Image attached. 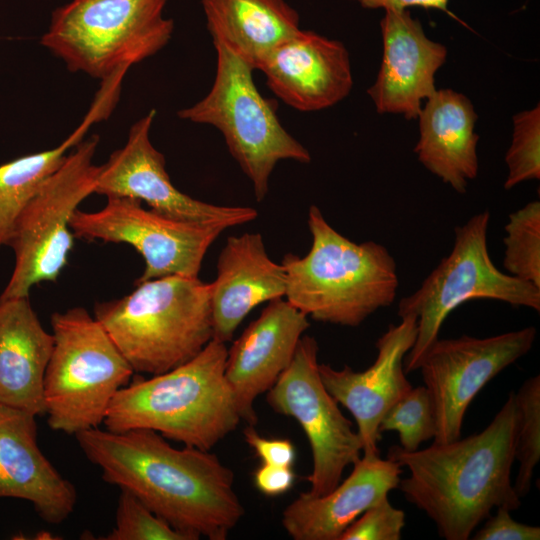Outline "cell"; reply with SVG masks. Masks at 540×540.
<instances>
[{"mask_svg":"<svg viewBox=\"0 0 540 540\" xmlns=\"http://www.w3.org/2000/svg\"><path fill=\"white\" fill-rule=\"evenodd\" d=\"M503 266L509 275L540 287V202L534 200L508 216Z\"/></svg>","mask_w":540,"mask_h":540,"instance_id":"26","label":"cell"},{"mask_svg":"<svg viewBox=\"0 0 540 540\" xmlns=\"http://www.w3.org/2000/svg\"><path fill=\"white\" fill-rule=\"evenodd\" d=\"M258 70L278 98L302 112L329 108L346 98L353 87L344 44L309 30L301 29L279 44Z\"/></svg>","mask_w":540,"mask_h":540,"instance_id":"17","label":"cell"},{"mask_svg":"<svg viewBox=\"0 0 540 540\" xmlns=\"http://www.w3.org/2000/svg\"><path fill=\"white\" fill-rule=\"evenodd\" d=\"M519 412L511 391L481 432L407 452L391 446L387 458L409 470L398 487L446 540H467L493 509L521 506L511 481Z\"/></svg>","mask_w":540,"mask_h":540,"instance_id":"2","label":"cell"},{"mask_svg":"<svg viewBox=\"0 0 540 540\" xmlns=\"http://www.w3.org/2000/svg\"><path fill=\"white\" fill-rule=\"evenodd\" d=\"M489 211L473 215L454 230L449 255L423 280L411 295L398 304L400 318L417 321V335L404 358V371L419 366L428 349L439 338L447 316L471 299H493L512 306L540 311V287L500 271L490 258L487 233Z\"/></svg>","mask_w":540,"mask_h":540,"instance_id":"9","label":"cell"},{"mask_svg":"<svg viewBox=\"0 0 540 540\" xmlns=\"http://www.w3.org/2000/svg\"><path fill=\"white\" fill-rule=\"evenodd\" d=\"M481 529L473 535L474 540H539L540 527L530 526L514 520L510 510L497 507L489 515Z\"/></svg>","mask_w":540,"mask_h":540,"instance_id":"32","label":"cell"},{"mask_svg":"<svg viewBox=\"0 0 540 540\" xmlns=\"http://www.w3.org/2000/svg\"><path fill=\"white\" fill-rule=\"evenodd\" d=\"M382 62L367 90L378 113L418 117L422 102L435 91V74L447 49L429 39L418 19L405 10H385L381 20Z\"/></svg>","mask_w":540,"mask_h":540,"instance_id":"18","label":"cell"},{"mask_svg":"<svg viewBox=\"0 0 540 540\" xmlns=\"http://www.w3.org/2000/svg\"><path fill=\"white\" fill-rule=\"evenodd\" d=\"M254 485L264 495L276 497L284 494L294 484L292 467L263 464L254 472Z\"/></svg>","mask_w":540,"mask_h":540,"instance_id":"34","label":"cell"},{"mask_svg":"<svg viewBox=\"0 0 540 540\" xmlns=\"http://www.w3.org/2000/svg\"><path fill=\"white\" fill-rule=\"evenodd\" d=\"M35 418L0 405V498L26 500L44 522L60 524L74 511L77 492L40 450Z\"/></svg>","mask_w":540,"mask_h":540,"instance_id":"19","label":"cell"},{"mask_svg":"<svg viewBox=\"0 0 540 540\" xmlns=\"http://www.w3.org/2000/svg\"><path fill=\"white\" fill-rule=\"evenodd\" d=\"M135 286L94 308V317L134 372L151 376L172 370L213 339L210 283L170 275Z\"/></svg>","mask_w":540,"mask_h":540,"instance_id":"5","label":"cell"},{"mask_svg":"<svg viewBox=\"0 0 540 540\" xmlns=\"http://www.w3.org/2000/svg\"><path fill=\"white\" fill-rule=\"evenodd\" d=\"M417 335V321L401 318L376 341L377 356L366 370L356 372L345 365L334 369L319 364L327 391L354 417L363 455H379V425L387 411L412 388L404 371V358Z\"/></svg>","mask_w":540,"mask_h":540,"instance_id":"15","label":"cell"},{"mask_svg":"<svg viewBox=\"0 0 540 540\" xmlns=\"http://www.w3.org/2000/svg\"><path fill=\"white\" fill-rule=\"evenodd\" d=\"M213 44L254 70L282 42L297 34L300 18L284 0H202Z\"/></svg>","mask_w":540,"mask_h":540,"instance_id":"24","label":"cell"},{"mask_svg":"<svg viewBox=\"0 0 540 540\" xmlns=\"http://www.w3.org/2000/svg\"><path fill=\"white\" fill-rule=\"evenodd\" d=\"M208 94L178 111V117L217 128L232 157L252 183L255 198L264 200L269 179L281 160L309 163V151L281 124L276 106L263 97L253 80V68L222 45Z\"/></svg>","mask_w":540,"mask_h":540,"instance_id":"8","label":"cell"},{"mask_svg":"<svg viewBox=\"0 0 540 540\" xmlns=\"http://www.w3.org/2000/svg\"><path fill=\"white\" fill-rule=\"evenodd\" d=\"M53 346L29 296L0 298V405L45 415L43 382Z\"/></svg>","mask_w":540,"mask_h":540,"instance_id":"22","label":"cell"},{"mask_svg":"<svg viewBox=\"0 0 540 540\" xmlns=\"http://www.w3.org/2000/svg\"><path fill=\"white\" fill-rule=\"evenodd\" d=\"M104 540H190L154 514L135 495L121 489L115 517V527Z\"/></svg>","mask_w":540,"mask_h":540,"instance_id":"30","label":"cell"},{"mask_svg":"<svg viewBox=\"0 0 540 540\" xmlns=\"http://www.w3.org/2000/svg\"><path fill=\"white\" fill-rule=\"evenodd\" d=\"M309 252L287 253L285 297L313 320L357 327L378 309L391 305L399 279L388 249L374 241L355 243L336 231L311 205Z\"/></svg>","mask_w":540,"mask_h":540,"instance_id":"4","label":"cell"},{"mask_svg":"<svg viewBox=\"0 0 540 540\" xmlns=\"http://www.w3.org/2000/svg\"><path fill=\"white\" fill-rule=\"evenodd\" d=\"M70 228L77 238L134 247L145 262L135 283L170 275L198 277L208 249L227 229L219 223L170 218L128 197H108L96 212L77 209Z\"/></svg>","mask_w":540,"mask_h":540,"instance_id":"12","label":"cell"},{"mask_svg":"<svg viewBox=\"0 0 540 540\" xmlns=\"http://www.w3.org/2000/svg\"><path fill=\"white\" fill-rule=\"evenodd\" d=\"M308 316L289 301L272 300L227 352L225 378L241 420L258 421L254 408L291 363L297 345L309 328Z\"/></svg>","mask_w":540,"mask_h":540,"instance_id":"16","label":"cell"},{"mask_svg":"<svg viewBox=\"0 0 540 540\" xmlns=\"http://www.w3.org/2000/svg\"><path fill=\"white\" fill-rule=\"evenodd\" d=\"M519 421L515 443L518 472L513 484L517 495L526 497L531 488L535 467L540 459V376L523 382L515 392Z\"/></svg>","mask_w":540,"mask_h":540,"instance_id":"27","label":"cell"},{"mask_svg":"<svg viewBox=\"0 0 540 540\" xmlns=\"http://www.w3.org/2000/svg\"><path fill=\"white\" fill-rule=\"evenodd\" d=\"M420 138L414 148L418 160L432 174L465 193L478 174L476 152L478 118L471 101L452 89L436 90L421 108Z\"/></svg>","mask_w":540,"mask_h":540,"instance_id":"23","label":"cell"},{"mask_svg":"<svg viewBox=\"0 0 540 540\" xmlns=\"http://www.w3.org/2000/svg\"><path fill=\"white\" fill-rule=\"evenodd\" d=\"M102 479L135 495L190 540H225L245 514L234 473L210 450L173 447L150 429L74 435Z\"/></svg>","mask_w":540,"mask_h":540,"instance_id":"1","label":"cell"},{"mask_svg":"<svg viewBox=\"0 0 540 540\" xmlns=\"http://www.w3.org/2000/svg\"><path fill=\"white\" fill-rule=\"evenodd\" d=\"M167 0H71L51 15L41 45L71 72L107 81L155 55L172 38Z\"/></svg>","mask_w":540,"mask_h":540,"instance_id":"6","label":"cell"},{"mask_svg":"<svg viewBox=\"0 0 540 540\" xmlns=\"http://www.w3.org/2000/svg\"><path fill=\"white\" fill-rule=\"evenodd\" d=\"M226 343L212 339L190 361L117 391L103 424L111 432L150 429L167 440L211 450L241 418L225 378Z\"/></svg>","mask_w":540,"mask_h":540,"instance_id":"3","label":"cell"},{"mask_svg":"<svg viewBox=\"0 0 540 540\" xmlns=\"http://www.w3.org/2000/svg\"><path fill=\"white\" fill-rule=\"evenodd\" d=\"M396 431L402 450L412 452L423 442L433 440L436 422L433 405L425 385L411 390L384 415L379 432Z\"/></svg>","mask_w":540,"mask_h":540,"instance_id":"28","label":"cell"},{"mask_svg":"<svg viewBox=\"0 0 540 540\" xmlns=\"http://www.w3.org/2000/svg\"><path fill=\"white\" fill-rule=\"evenodd\" d=\"M210 284L213 339L226 343L255 307L285 296L287 278L282 263L268 256L261 234L243 233L227 238Z\"/></svg>","mask_w":540,"mask_h":540,"instance_id":"21","label":"cell"},{"mask_svg":"<svg viewBox=\"0 0 540 540\" xmlns=\"http://www.w3.org/2000/svg\"><path fill=\"white\" fill-rule=\"evenodd\" d=\"M403 467L379 455H363L350 475L329 493H301L283 511L282 525L294 540H339L365 510L398 487Z\"/></svg>","mask_w":540,"mask_h":540,"instance_id":"20","label":"cell"},{"mask_svg":"<svg viewBox=\"0 0 540 540\" xmlns=\"http://www.w3.org/2000/svg\"><path fill=\"white\" fill-rule=\"evenodd\" d=\"M534 326L485 338H438L419 369L429 391L436 422L433 443L461 438L466 410L480 390L526 355L536 339Z\"/></svg>","mask_w":540,"mask_h":540,"instance_id":"13","label":"cell"},{"mask_svg":"<svg viewBox=\"0 0 540 540\" xmlns=\"http://www.w3.org/2000/svg\"><path fill=\"white\" fill-rule=\"evenodd\" d=\"M319 346L303 335L289 366L267 391L266 401L277 413L294 418L307 436L313 468L308 493L321 496L341 481L344 470L361 456L362 442L352 422L325 388L319 373Z\"/></svg>","mask_w":540,"mask_h":540,"instance_id":"11","label":"cell"},{"mask_svg":"<svg viewBox=\"0 0 540 540\" xmlns=\"http://www.w3.org/2000/svg\"><path fill=\"white\" fill-rule=\"evenodd\" d=\"M245 442L254 450L263 464L292 467L296 459L295 447L288 439L261 436L253 425L243 430Z\"/></svg>","mask_w":540,"mask_h":540,"instance_id":"33","label":"cell"},{"mask_svg":"<svg viewBox=\"0 0 540 540\" xmlns=\"http://www.w3.org/2000/svg\"><path fill=\"white\" fill-rule=\"evenodd\" d=\"M98 143L97 135L81 140L22 210L8 243L15 265L1 299L29 296L35 284L56 281L67 265L75 238L71 219L95 191Z\"/></svg>","mask_w":540,"mask_h":540,"instance_id":"10","label":"cell"},{"mask_svg":"<svg viewBox=\"0 0 540 540\" xmlns=\"http://www.w3.org/2000/svg\"><path fill=\"white\" fill-rule=\"evenodd\" d=\"M508 175L504 188L540 178V108L522 111L513 116L512 142L506 153Z\"/></svg>","mask_w":540,"mask_h":540,"instance_id":"29","label":"cell"},{"mask_svg":"<svg viewBox=\"0 0 540 540\" xmlns=\"http://www.w3.org/2000/svg\"><path fill=\"white\" fill-rule=\"evenodd\" d=\"M368 9L383 8L385 10H405L408 7L419 6L426 9L434 8L449 13V0H351Z\"/></svg>","mask_w":540,"mask_h":540,"instance_id":"35","label":"cell"},{"mask_svg":"<svg viewBox=\"0 0 540 540\" xmlns=\"http://www.w3.org/2000/svg\"><path fill=\"white\" fill-rule=\"evenodd\" d=\"M154 109L130 128L126 144L99 166L94 193L128 197L170 218L219 223L227 228L249 223L258 212L247 206H221L192 198L177 189L166 170L164 155L150 140Z\"/></svg>","mask_w":540,"mask_h":540,"instance_id":"14","label":"cell"},{"mask_svg":"<svg viewBox=\"0 0 540 540\" xmlns=\"http://www.w3.org/2000/svg\"><path fill=\"white\" fill-rule=\"evenodd\" d=\"M404 526V511L385 497L351 523L339 540H400Z\"/></svg>","mask_w":540,"mask_h":540,"instance_id":"31","label":"cell"},{"mask_svg":"<svg viewBox=\"0 0 540 540\" xmlns=\"http://www.w3.org/2000/svg\"><path fill=\"white\" fill-rule=\"evenodd\" d=\"M50 323L54 346L43 382L48 426L69 435L97 428L135 372L85 308L55 312Z\"/></svg>","mask_w":540,"mask_h":540,"instance_id":"7","label":"cell"},{"mask_svg":"<svg viewBox=\"0 0 540 540\" xmlns=\"http://www.w3.org/2000/svg\"><path fill=\"white\" fill-rule=\"evenodd\" d=\"M115 103L110 93L99 91L83 122L60 145L0 165V248L8 246L15 223L28 202L62 165L90 126L108 117Z\"/></svg>","mask_w":540,"mask_h":540,"instance_id":"25","label":"cell"}]
</instances>
